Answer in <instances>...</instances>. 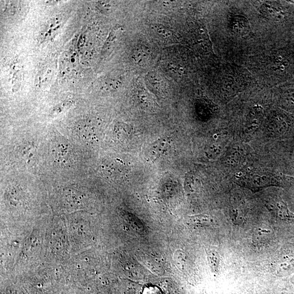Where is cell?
Returning a JSON list of instances; mask_svg holds the SVG:
<instances>
[{
    "label": "cell",
    "mask_w": 294,
    "mask_h": 294,
    "mask_svg": "<svg viewBox=\"0 0 294 294\" xmlns=\"http://www.w3.org/2000/svg\"><path fill=\"white\" fill-rule=\"evenodd\" d=\"M230 28L233 33L240 36L247 35L251 29L247 19L240 15L234 16L231 18Z\"/></svg>",
    "instance_id": "2"
},
{
    "label": "cell",
    "mask_w": 294,
    "mask_h": 294,
    "mask_svg": "<svg viewBox=\"0 0 294 294\" xmlns=\"http://www.w3.org/2000/svg\"><path fill=\"white\" fill-rule=\"evenodd\" d=\"M52 155L57 162H63L65 160L68 159L69 156V149L66 142L56 141L52 145Z\"/></svg>",
    "instance_id": "5"
},
{
    "label": "cell",
    "mask_w": 294,
    "mask_h": 294,
    "mask_svg": "<svg viewBox=\"0 0 294 294\" xmlns=\"http://www.w3.org/2000/svg\"><path fill=\"white\" fill-rule=\"evenodd\" d=\"M104 174L108 178H123L126 174L124 166L117 162L113 161L106 162L102 167Z\"/></svg>",
    "instance_id": "4"
},
{
    "label": "cell",
    "mask_w": 294,
    "mask_h": 294,
    "mask_svg": "<svg viewBox=\"0 0 294 294\" xmlns=\"http://www.w3.org/2000/svg\"><path fill=\"white\" fill-rule=\"evenodd\" d=\"M294 271V258H287L280 262L276 268V272L279 276L289 275Z\"/></svg>",
    "instance_id": "7"
},
{
    "label": "cell",
    "mask_w": 294,
    "mask_h": 294,
    "mask_svg": "<svg viewBox=\"0 0 294 294\" xmlns=\"http://www.w3.org/2000/svg\"><path fill=\"white\" fill-rule=\"evenodd\" d=\"M138 98L144 105L152 106V100L148 93L142 91L138 92Z\"/></svg>",
    "instance_id": "11"
},
{
    "label": "cell",
    "mask_w": 294,
    "mask_h": 294,
    "mask_svg": "<svg viewBox=\"0 0 294 294\" xmlns=\"http://www.w3.org/2000/svg\"><path fill=\"white\" fill-rule=\"evenodd\" d=\"M261 10L263 15L270 20L275 22H281L284 20V13L274 6L264 4L262 6Z\"/></svg>",
    "instance_id": "6"
},
{
    "label": "cell",
    "mask_w": 294,
    "mask_h": 294,
    "mask_svg": "<svg viewBox=\"0 0 294 294\" xmlns=\"http://www.w3.org/2000/svg\"><path fill=\"white\" fill-rule=\"evenodd\" d=\"M277 213L280 217L286 219H294V214L291 213L286 204L282 201L276 203Z\"/></svg>",
    "instance_id": "9"
},
{
    "label": "cell",
    "mask_w": 294,
    "mask_h": 294,
    "mask_svg": "<svg viewBox=\"0 0 294 294\" xmlns=\"http://www.w3.org/2000/svg\"><path fill=\"white\" fill-rule=\"evenodd\" d=\"M57 3H59V2L49 1V2H47L46 4L47 5H55Z\"/></svg>",
    "instance_id": "13"
},
{
    "label": "cell",
    "mask_w": 294,
    "mask_h": 294,
    "mask_svg": "<svg viewBox=\"0 0 294 294\" xmlns=\"http://www.w3.org/2000/svg\"><path fill=\"white\" fill-rule=\"evenodd\" d=\"M292 2V3H294V2Z\"/></svg>",
    "instance_id": "15"
},
{
    "label": "cell",
    "mask_w": 294,
    "mask_h": 294,
    "mask_svg": "<svg viewBox=\"0 0 294 294\" xmlns=\"http://www.w3.org/2000/svg\"><path fill=\"white\" fill-rule=\"evenodd\" d=\"M236 182L242 186L253 190L266 187L282 185L287 178L273 172L259 170H253L236 177Z\"/></svg>",
    "instance_id": "1"
},
{
    "label": "cell",
    "mask_w": 294,
    "mask_h": 294,
    "mask_svg": "<svg viewBox=\"0 0 294 294\" xmlns=\"http://www.w3.org/2000/svg\"><path fill=\"white\" fill-rule=\"evenodd\" d=\"M177 255H175V258H176V261L177 262V265L178 266H180L182 269H183L184 267L187 265V260L185 259V255L183 254L182 252L176 253Z\"/></svg>",
    "instance_id": "12"
},
{
    "label": "cell",
    "mask_w": 294,
    "mask_h": 294,
    "mask_svg": "<svg viewBox=\"0 0 294 294\" xmlns=\"http://www.w3.org/2000/svg\"><path fill=\"white\" fill-rule=\"evenodd\" d=\"M209 261L212 269L217 272L219 269L220 255L216 251H210L208 254Z\"/></svg>",
    "instance_id": "10"
},
{
    "label": "cell",
    "mask_w": 294,
    "mask_h": 294,
    "mask_svg": "<svg viewBox=\"0 0 294 294\" xmlns=\"http://www.w3.org/2000/svg\"><path fill=\"white\" fill-rule=\"evenodd\" d=\"M280 294H287V293H280Z\"/></svg>",
    "instance_id": "14"
},
{
    "label": "cell",
    "mask_w": 294,
    "mask_h": 294,
    "mask_svg": "<svg viewBox=\"0 0 294 294\" xmlns=\"http://www.w3.org/2000/svg\"><path fill=\"white\" fill-rule=\"evenodd\" d=\"M132 56L134 62L141 66L145 65L150 58V55L146 51L141 49H137L134 51Z\"/></svg>",
    "instance_id": "8"
},
{
    "label": "cell",
    "mask_w": 294,
    "mask_h": 294,
    "mask_svg": "<svg viewBox=\"0 0 294 294\" xmlns=\"http://www.w3.org/2000/svg\"><path fill=\"white\" fill-rule=\"evenodd\" d=\"M171 149V142L165 139L153 144L149 151V156L153 161H157L167 155Z\"/></svg>",
    "instance_id": "3"
}]
</instances>
